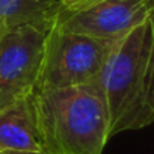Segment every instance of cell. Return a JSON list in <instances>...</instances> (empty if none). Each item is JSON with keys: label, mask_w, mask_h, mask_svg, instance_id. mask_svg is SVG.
Wrapping results in <instances>:
<instances>
[{"label": "cell", "mask_w": 154, "mask_h": 154, "mask_svg": "<svg viewBox=\"0 0 154 154\" xmlns=\"http://www.w3.org/2000/svg\"><path fill=\"white\" fill-rule=\"evenodd\" d=\"M60 0H0V30L21 24H50Z\"/></svg>", "instance_id": "obj_7"}, {"label": "cell", "mask_w": 154, "mask_h": 154, "mask_svg": "<svg viewBox=\"0 0 154 154\" xmlns=\"http://www.w3.org/2000/svg\"><path fill=\"white\" fill-rule=\"evenodd\" d=\"M113 42L51 27L47 33L36 89L94 83Z\"/></svg>", "instance_id": "obj_3"}, {"label": "cell", "mask_w": 154, "mask_h": 154, "mask_svg": "<svg viewBox=\"0 0 154 154\" xmlns=\"http://www.w3.org/2000/svg\"><path fill=\"white\" fill-rule=\"evenodd\" d=\"M94 2H97V0H60L59 9H75V8H82Z\"/></svg>", "instance_id": "obj_8"}, {"label": "cell", "mask_w": 154, "mask_h": 154, "mask_svg": "<svg viewBox=\"0 0 154 154\" xmlns=\"http://www.w3.org/2000/svg\"><path fill=\"white\" fill-rule=\"evenodd\" d=\"M154 15V0H97L82 8L59 9L53 24L62 30L116 42Z\"/></svg>", "instance_id": "obj_5"}, {"label": "cell", "mask_w": 154, "mask_h": 154, "mask_svg": "<svg viewBox=\"0 0 154 154\" xmlns=\"http://www.w3.org/2000/svg\"><path fill=\"white\" fill-rule=\"evenodd\" d=\"M32 106L45 154H103L109 137L107 110L95 83L36 89Z\"/></svg>", "instance_id": "obj_2"}, {"label": "cell", "mask_w": 154, "mask_h": 154, "mask_svg": "<svg viewBox=\"0 0 154 154\" xmlns=\"http://www.w3.org/2000/svg\"><path fill=\"white\" fill-rule=\"evenodd\" d=\"M9 151L42 152L35 124L32 95L0 107V154Z\"/></svg>", "instance_id": "obj_6"}, {"label": "cell", "mask_w": 154, "mask_h": 154, "mask_svg": "<svg viewBox=\"0 0 154 154\" xmlns=\"http://www.w3.org/2000/svg\"><path fill=\"white\" fill-rule=\"evenodd\" d=\"M94 83L106 104L109 137L154 122V17L113 42Z\"/></svg>", "instance_id": "obj_1"}, {"label": "cell", "mask_w": 154, "mask_h": 154, "mask_svg": "<svg viewBox=\"0 0 154 154\" xmlns=\"http://www.w3.org/2000/svg\"><path fill=\"white\" fill-rule=\"evenodd\" d=\"M50 24L0 30V107L30 97L38 86Z\"/></svg>", "instance_id": "obj_4"}, {"label": "cell", "mask_w": 154, "mask_h": 154, "mask_svg": "<svg viewBox=\"0 0 154 154\" xmlns=\"http://www.w3.org/2000/svg\"><path fill=\"white\" fill-rule=\"evenodd\" d=\"M2 154H45V152H15V151H9V152H2Z\"/></svg>", "instance_id": "obj_9"}]
</instances>
